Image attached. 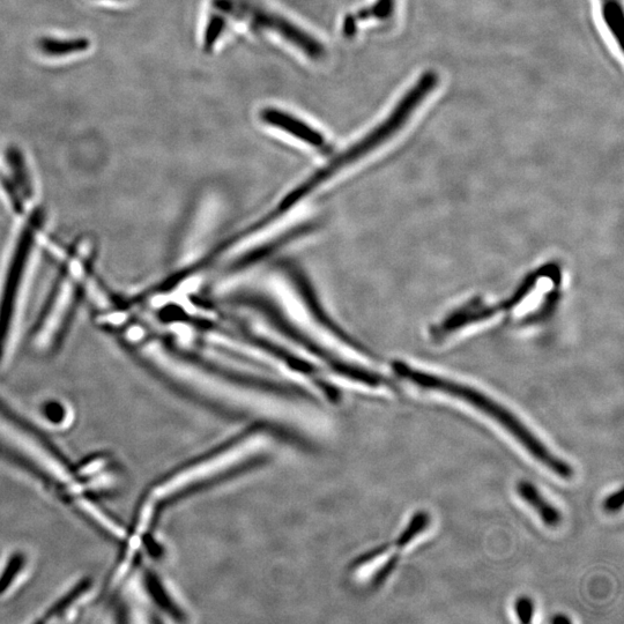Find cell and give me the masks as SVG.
<instances>
[{
    "label": "cell",
    "instance_id": "obj_15",
    "mask_svg": "<svg viewBox=\"0 0 624 624\" xmlns=\"http://www.w3.org/2000/svg\"><path fill=\"white\" fill-rule=\"evenodd\" d=\"M44 414L51 422H62L65 416V411L62 405L57 403H49L44 407Z\"/></svg>",
    "mask_w": 624,
    "mask_h": 624
},
{
    "label": "cell",
    "instance_id": "obj_10",
    "mask_svg": "<svg viewBox=\"0 0 624 624\" xmlns=\"http://www.w3.org/2000/svg\"><path fill=\"white\" fill-rule=\"evenodd\" d=\"M397 0H375V3L361 10L364 20H388L396 11Z\"/></svg>",
    "mask_w": 624,
    "mask_h": 624
},
{
    "label": "cell",
    "instance_id": "obj_16",
    "mask_svg": "<svg viewBox=\"0 0 624 624\" xmlns=\"http://www.w3.org/2000/svg\"><path fill=\"white\" fill-rule=\"evenodd\" d=\"M551 622L553 624H569V623H571V620L568 618L567 615L557 614V615L554 616V618L551 620Z\"/></svg>",
    "mask_w": 624,
    "mask_h": 624
},
{
    "label": "cell",
    "instance_id": "obj_4",
    "mask_svg": "<svg viewBox=\"0 0 624 624\" xmlns=\"http://www.w3.org/2000/svg\"><path fill=\"white\" fill-rule=\"evenodd\" d=\"M32 235H22L14 251L9 270H7L5 285L0 296V356L11 330L13 311L16 310L17 300L22 278L26 270L29 251L32 248Z\"/></svg>",
    "mask_w": 624,
    "mask_h": 624
},
{
    "label": "cell",
    "instance_id": "obj_11",
    "mask_svg": "<svg viewBox=\"0 0 624 624\" xmlns=\"http://www.w3.org/2000/svg\"><path fill=\"white\" fill-rule=\"evenodd\" d=\"M24 562V556H22L21 554H16L12 556V559L10 560L9 564H7L3 575L0 576V594L9 589L10 584L12 583L13 579L16 578V576L18 575V572L20 571Z\"/></svg>",
    "mask_w": 624,
    "mask_h": 624
},
{
    "label": "cell",
    "instance_id": "obj_12",
    "mask_svg": "<svg viewBox=\"0 0 624 624\" xmlns=\"http://www.w3.org/2000/svg\"><path fill=\"white\" fill-rule=\"evenodd\" d=\"M89 585H91V582L89 581L80 583L76 589H74L73 591H71V593L68 594V596H66L63 600L59 601V603H57L54 608L50 609V612L47 614V618H50V616H54V615H57L58 613L63 612L64 609L68 608L73 603L74 600H76L79 596H81V594H83L89 588Z\"/></svg>",
    "mask_w": 624,
    "mask_h": 624
},
{
    "label": "cell",
    "instance_id": "obj_3",
    "mask_svg": "<svg viewBox=\"0 0 624 624\" xmlns=\"http://www.w3.org/2000/svg\"><path fill=\"white\" fill-rule=\"evenodd\" d=\"M213 13L228 19L234 18L248 22V25L259 31L276 32L292 43L294 47L302 50L312 59H321L325 56V48L314 36L297 27L293 22L267 10L259 0H212Z\"/></svg>",
    "mask_w": 624,
    "mask_h": 624
},
{
    "label": "cell",
    "instance_id": "obj_8",
    "mask_svg": "<svg viewBox=\"0 0 624 624\" xmlns=\"http://www.w3.org/2000/svg\"><path fill=\"white\" fill-rule=\"evenodd\" d=\"M600 3L601 13H603V19L608 31L612 34L616 43L619 44L620 50H622L624 20L621 0H600Z\"/></svg>",
    "mask_w": 624,
    "mask_h": 624
},
{
    "label": "cell",
    "instance_id": "obj_7",
    "mask_svg": "<svg viewBox=\"0 0 624 624\" xmlns=\"http://www.w3.org/2000/svg\"><path fill=\"white\" fill-rule=\"evenodd\" d=\"M37 47L43 55L48 57H65L80 54L91 47V41L86 37H74V39H56V37H41L37 41Z\"/></svg>",
    "mask_w": 624,
    "mask_h": 624
},
{
    "label": "cell",
    "instance_id": "obj_6",
    "mask_svg": "<svg viewBox=\"0 0 624 624\" xmlns=\"http://www.w3.org/2000/svg\"><path fill=\"white\" fill-rule=\"evenodd\" d=\"M517 493L520 499L530 505L548 527L559 526L562 520L561 512L552 503H549L530 481L522 480L517 484Z\"/></svg>",
    "mask_w": 624,
    "mask_h": 624
},
{
    "label": "cell",
    "instance_id": "obj_5",
    "mask_svg": "<svg viewBox=\"0 0 624 624\" xmlns=\"http://www.w3.org/2000/svg\"><path fill=\"white\" fill-rule=\"evenodd\" d=\"M260 117H262L265 123L285 131L297 139L303 140L304 143L316 148H323L326 146L325 138L321 132L311 128V126L299 120V118L285 113V111L266 108L260 113Z\"/></svg>",
    "mask_w": 624,
    "mask_h": 624
},
{
    "label": "cell",
    "instance_id": "obj_2",
    "mask_svg": "<svg viewBox=\"0 0 624 624\" xmlns=\"http://www.w3.org/2000/svg\"><path fill=\"white\" fill-rule=\"evenodd\" d=\"M438 84V77L434 71H427L416 80V83L408 89L406 94L396 104L385 120L370 131L366 137H363L358 143L349 147L346 152L340 154L338 158L330 163V165L316 176L312 177L307 188L312 187L315 183L324 180L336 170L343 168L349 163L362 158V156L380 147L385 141L396 135L398 131L404 128L405 124L419 108L420 104L427 99Z\"/></svg>",
    "mask_w": 624,
    "mask_h": 624
},
{
    "label": "cell",
    "instance_id": "obj_1",
    "mask_svg": "<svg viewBox=\"0 0 624 624\" xmlns=\"http://www.w3.org/2000/svg\"><path fill=\"white\" fill-rule=\"evenodd\" d=\"M393 369L404 380L418 385L422 389L447 393L451 397L462 399L467 404L478 408L479 411L499 423L511 436H514L527 452L536 458L539 463L547 467L549 471L559 475L562 479L574 477V470L568 463L549 451L546 445L514 413H511L507 408L484 395V393L471 388V386L427 374L425 371L416 370L403 362L393 364Z\"/></svg>",
    "mask_w": 624,
    "mask_h": 624
},
{
    "label": "cell",
    "instance_id": "obj_9",
    "mask_svg": "<svg viewBox=\"0 0 624 624\" xmlns=\"http://www.w3.org/2000/svg\"><path fill=\"white\" fill-rule=\"evenodd\" d=\"M430 524V516L427 511L415 512L411 518L410 523L406 526V529L401 532L400 536L396 540L397 548H404L410 545L411 542L419 536L422 532L428 529Z\"/></svg>",
    "mask_w": 624,
    "mask_h": 624
},
{
    "label": "cell",
    "instance_id": "obj_13",
    "mask_svg": "<svg viewBox=\"0 0 624 624\" xmlns=\"http://www.w3.org/2000/svg\"><path fill=\"white\" fill-rule=\"evenodd\" d=\"M515 611L519 622L531 623L534 616V603L529 597H520L516 600Z\"/></svg>",
    "mask_w": 624,
    "mask_h": 624
},
{
    "label": "cell",
    "instance_id": "obj_14",
    "mask_svg": "<svg viewBox=\"0 0 624 624\" xmlns=\"http://www.w3.org/2000/svg\"><path fill=\"white\" fill-rule=\"evenodd\" d=\"M623 507V493L622 490L619 492L612 493L603 502V508L607 512H618Z\"/></svg>",
    "mask_w": 624,
    "mask_h": 624
}]
</instances>
